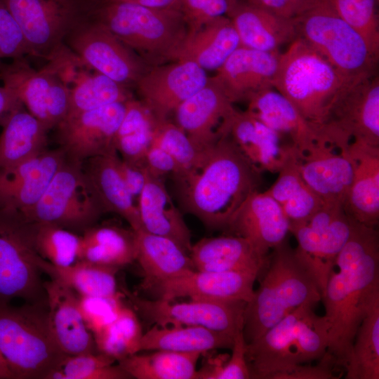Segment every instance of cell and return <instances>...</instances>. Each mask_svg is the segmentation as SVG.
<instances>
[{"label":"cell","instance_id":"cell-1","mask_svg":"<svg viewBox=\"0 0 379 379\" xmlns=\"http://www.w3.org/2000/svg\"><path fill=\"white\" fill-rule=\"evenodd\" d=\"M378 295V231L353 220L321 297L328 326L327 353L337 367L346 366L357 330Z\"/></svg>","mask_w":379,"mask_h":379},{"label":"cell","instance_id":"cell-2","mask_svg":"<svg viewBox=\"0 0 379 379\" xmlns=\"http://www.w3.org/2000/svg\"><path fill=\"white\" fill-rule=\"evenodd\" d=\"M260 174L225 134L192 172L175 182L186 212L211 230H225L248 197L258 190Z\"/></svg>","mask_w":379,"mask_h":379},{"label":"cell","instance_id":"cell-3","mask_svg":"<svg viewBox=\"0 0 379 379\" xmlns=\"http://www.w3.org/2000/svg\"><path fill=\"white\" fill-rule=\"evenodd\" d=\"M86 17L107 29L149 66L173 61L187 32L180 11L126 1L90 0Z\"/></svg>","mask_w":379,"mask_h":379},{"label":"cell","instance_id":"cell-4","mask_svg":"<svg viewBox=\"0 0 379 379\" xmlns=\"http://www.w3.org/2000/svg\"><path fill=\"white\" fill-rule=\"evenodd\" d=\"M265 270L244 310L243 333L246 343L298 307L314 306L321 300L316 281L286 240L272 249Z\"/></svg>","mask_w":379,"mask_h":379},{"label":"cell","instance_id":"cell-5","mask_svg":"<svg viewBox=\"0 0 379 379\" xmlns=\"http://www.w3.org/2000/svg\"><path fill=\"white\" fill-rule=\"evenodd\" d=\"M302 305L247 343L251 378L274 379L297 366L320 360L327 352L328 326L324 316Z\"/></svg>","mask_w":379,"mask_h":379},{"label":"cell","instance_id":"cell-6","mask_svg":"<svg viewBox=\"0 0 379 379\" xmlns=\"http://www.w3.org/2000/svg\"><path fill=\"white\" fill-rule=\"evenodd\" d=\"M357 79L341 74L298 37L280 53L273 88L321 133L337 99Z\"/></svg>","mask_w":379,"mask_h":379},{"label":"cell","instance_id":"cell-7","mask_svg":"<svg viewBox=\"0 0 379 379\" xmlns=\"http://www.w3.org/2000/svg\"><path fill=\"white\" fill-rule=\"evenodd\" d=\"M0 302V355L13 379H47L65 354L48 326L47 302Z\"/></svg>","mask_w":379,"mask_h":379},{"label":"cell","instance_id":"cell-8","mask_svg":"<svg viewBox=\"0 0 379 379\" xmlns=\"http://www.w3.org/2000/svg\"><path fill=\"white\" fill-rule=\"evenodd\" d=\"M293 20L298 37L345 77L357 79L377 74L378 58L328 0H314Z\"/></svg>","mask_w":379,"mask_h":379},{"label":"cell","instance_id":"cell-9","mask_svg":"<svg viewBox=\"0 0 379 379\" xmlns=\"http://www.w3.org/2000/svg\"><path fill=\"white\" fill-rule=\"evenodd\" d=\"M105 213L82 163L66 158L39 201L23 219L82 234Z\"/></svg>","mask_w":379,"mask_h":379},{"label":"cell","instance_id":"cell-10","mask_svg":"<svg viewBox=\"0 0 379 379\" xmlns=\"http://www.w3.org/2000/svg\"><path fill=\"white\" fill-rule=\"evenodd\" d=\"M30 224L21 216L0 210V302L20 298L46 302Z\"/></svg>","mask_w":379,"mask_h":379},{"label":"cell","instance_id":"cell-11","mask_svg":"<svg viewBox=\"0 0 379 379\" xmlns=\"http://www.w3.org/2000/svg\"><path fill=\"white\" fill-rule=\"evenodd\" d=\"M18 24L29 55L46 61L86 16L90 0H1Z\"/></svg>","mask_w":379,"mask_h":379},{"label":"cell","instance_id":"cell-12","mask_svg":"<svg viewBox=\"0 0 379 379\" xmlns=\"http://www.w3.org/2000/svg\"><path fill=\"white\" fill-rule=\"evenodd\" d=\"M352 219L340 204H323L305 222L290 227L295 254L316 281L321 297L340 251L351 232Z\"/></svg>","mask_w":379,"mask_h":379},{"label":"cell","instance_id":"cell-13","mask_svg":"<svg viewBox=\"0 0 379 379\" xmlns=\"http://www.w3.org/2000/svg\"><path fill=\"white\" fill-rule=\"evenodd\" d=\"M321 133L340 149L352 141L379 146V77L378 74L354 80L335 102Z\"/></svg>","mask_w":379,"mask_h":379},{"label":"cell","instance_id":"cell-14","mask_svg":"<svg viewBox=\"0 0 379 379\" xmlns=\"http://www.w3.org/2000/svg\"><path fill=\"white\" fill-rule=\"evenodd\" d=\"M0 80L11 89L26 109L49 131L67 116L69 90L47 64L35 69L25 57L0 65Z\"/></svg>","mask_w":379,"mask_h":379},{"label":"cell","instance_id":"cell-15","mask_svg":"<svg viewBox=\"0 0 379 379\" xmlns=\"http://www.w3.org/2000/svg\"><path fill=\"white\" fill-rule=\"evenodd\" d=\"M65 44L95 70L126 87L150 67L107 29L88 18L67 35Z\"/></svg>","mask_w":379,"mask_h":379},{"label":"cell","instance_id":"cell-16","mask_svg":"<svg viewBox=\"0 0 379 379\" xmlns=\"http://www.w3.org/2000/svg\"><path fill=\"white\" fill-rule=\"evenodd\" d=\"M128 297L145 319L159 326H201L232 337L243 330L244 301L190 299L173 302L159 298L149 300L133 295Z\"/></svg>","mask_w":379,"mask_h":379},{"label":"cell","instance_id":"cell-17","mask_svg":"<svg viewBox=\"0 0 379 379\" xmlns=\"http://www.w3.org/2000/svg\"><path fill=\"white\" fill-rule=\"evenodd\" d=\"M125 109L126 102L67 114L55 127L56 139L66 158L84 163L117 153L115 138Z\"/></svg>","mask_w":379,"mask_h":379},{"label":"cell","instance_id":"cell-18","mask_svg":"<svg viewBox=\"0 0 379 379\" xmlns=\"http://www.w3.org/2000/svg\"><path fill=\"white\" fill-rule=\"evenodd\" d=\"M206 71L190 61L150 66L135 84L140 100L161 119H168L208 82Z\"/></svg>","mask_w":379,"mask_h":379},{"label":"cell","instance_id":"cell-19","mask_svg":"<svg viewBox=\"0 0 379 379\" xmlns=\"http://www.w3.org/2000/svg\"><path fill=\"white\" fill-rule=\"evenodd\" d=\"M48 63L69 90L67 114L125 102L133 98L126 86L91 68L67 47Z\"/></svg>","mask_w":379,"mask_h":379},{"label":"cell","instance_id":"cell-20","mask_svg":"<svg viewBox=\"0 0 379 379\" xmlns=\"http://www.w3.org/2000/svg\"><path fill=\"white\" fill-rule=\"evenodd\" d=\"M225 133L259 173H278L302 154L286 137L274 131L248 112L236 109L225 125Z\"/></svg>","mask_w":379,"mask_h":379},{"label":"cell","instance_id":"cell-21","mask_svg":"<svg viewBox=\"0 0 379 379\" xmlns=\"http://www.w3.org/2000/svg\"><path fill=\"white\" fill-rule=\"evenodd\" d=\"M65 160L60 148L46 149L29 159L0 170V210L23 218L39 201Z\"/></svg>","mask_w":379,"mask_h":379},{"label":"cell","instance_id":"cell-22","mask_svg":"<svg viewBox=\"0 0 379 379\" xmlns=\"http://www.w3.org/2000/svg\"><path fill=\"white\" fill-rule=\"evenodd\" d=\"M233 105L209 77L201 89L175 109V123L205 152L225 135V123L235 109Z\"/></svg>","mask_w":379,"mask_h":379},{"label":"cell","instance_id":"cell-23","mask_svg":"<svg viewBox=\"0 0 379 379\" xmlns=\"http://www.w3.org/2000/svg\"><path fill=\"white\" fill-rule=\"evenodd\" d=\"M280 52L244 46L235 50L212 77L232 102L248 101L255 94L273 88Z\"/></svg>","mask_w":379,"mask_h":379},{"label":"cell","instance_id":"cell-24","mask_svg":"<svg viewBox=\"0 0 379 379\" xmlns=\"http://www.w3.org/2000/svg\"><path fill=\"white\" fill-rule=\"evenodd\" d=\"M258 274L249 272H207L192 270L182 276L165 281L156 288L159 298L174 300L178 298L211 300H241L246 303L253 298L254 283Z\"/></svg>","mask_w":379,"mask_h":379},{"label":"cell","instance_id":"cell-25","mask_svg":"<svg viewBox=\"0 0 379 379\" xmlns=\"http://www.w3.org/2000/svg\"><path fill=\"white\" fill-rule=\"evenodd\" d=\"M225 230L267 254L286 240L290 224L279 204L265 191L256 190L244 201Z\"/></svg>","mask_w":379,"mask_h":379},{"label":"cell","instance_id":"cell-26","mask_svg":"<svg viewBox=\"0 0 379 379\" xmlns=\"http://www.w3.org/2000/svg\"><path fill=\"white\" fill-rule=\"evenodd\" d=\"M300 174L323 204H344L352 178V165L346 149L318 142L302 155Z\"/></svg>","mask_w":379,"mask_h":379},{"label":"cell","instance_id":"cell-27","mask_svg":"<svg viewBox=\"0 0 379 379\" xmlns=\"http://www.w3.org/2000/svg\"><path fill=\"white\" fill-rule=\"evenodd\" d=\"M346 152L353 171L343 208L354 220L377 228L379 222V146L352 141Z\"/></svg>","mask_w":379,"mask_h":379},{"label":"cell","instance_id":"cell-28","mask_svg":"<svg viewBox=\"0 0 379 379\" xmlns=\"http://www.w3.org/2000/svg\"><path fill=\"white\" fill-rule=\"evenodd\" d=\"M51 333L65 355L95 352L92 333L79 307V295L67 286L51 279L44 283Z\"/></svg>","mask_w":379,"mask_h":379},{"label":"cell","instance_id":"cell-29","mask_svg":"<svg viewBox=\"0 0 379 379\" xmlns=\"http://www.w3.org/2000/svg\"><path fill=\"white\" fill-rule=\"evenodd\" d=\"M247 102V112L288 138L302 155L318 142L327 143L319 130L274 88L255 94Z\"/></svg>","mask_w":379,"mask_h":379},{"label":"cell","instance_id":"cell-30","mask_svg":"<svg viewBox=\"0 0 379 379\" xmlns=\"http://www.w3.org/2000/svg\"><path fill=\"white\" fill-rule=\"evenodd\" d=\"M227 16L244 47L277 52L298 37L293 19L278 15L247 1L240 0Z\"/></svg>","mask_w":379,"mask_h":379},{"label":"cell","instance_id":"cell-31","mask_svg":"<svg viewBox=\"0 0 379 379\" xmlns=\"http://www.w3.org/2000/svg\"><path fill=\"white\" fill-rule=\"evenodd\" d=\"M190 256L195 270L207 272H249L260 275L269 256L248 239L233 234L203 238L192 244Z\"/></svg>","mask_w":379,"mask_h":379},{"label":"cell","instance_id":"cell-32","mask_svg":"<svg viewBox=\"0 0 379 379\" xmlns=\"http://www.w3.org/2000/svg\"><path fill=\"white\" fill-rule=\"evenodd\" d=\"M138 209L141 230L173 241L190 254L192 246L190 229L174 204L164 178L151 174L147 170Z\"/></svg>","mask_w":379,"mask_h":379},{"label":"cell","instance_id":"cell-33","mask_svg":"<svg viewBox=\"0 0 379 379\" xmlns=\"http://www.w3.org/2000/svg\"><path fill=\"white\" fill-rule=\"evenodd\" d=\"M240 46L239 35L230 18L220 16L187 32L173 61H190L206 71H216Z\"/></svg>","mask_w":379,"mask_h":379},{"label":"cell","instance_id":"cell-34","mask_svg":"<svg viewBox=\"0 0 379 379\" xmlns=\"http://www.w3.org/2000/svg\"><path fill=\"white\" fill-rule=\"evenodd\" d=\"M135 234V260L144 273L143 288L155 287L195 270L190 254L173 241L142 230Z\"/></svg>","mask_w":379,"mask_h":379},{"label":"cell","instance_id":"cell-35","mask_svg":"<svg viewBox=\"0 0 379 379\" xmlns=\"http://www.w3.org/2000/svg\"><path fill=\"white\" fill-rule=\"evenodd\" d=\"M118 155L91 158L82 163L83 168L105 212L119 215L135 232L142 228L138 206L118 168Z\"/></svg>","mask_w":379,"mask_h":379},{"label":"cell","instance_id":"cell-36","mask_svg":"<svg viewBox=\"0 0 379 379\" xmlns=\"http://www.w3.org/2000/svg\"><path fill=\"white\" fill-rule=\"evenodd\" d=\"M2 127L0 170L29 159L46 149L49 130L24 105L15 110Z\"/></svg>","mask_w":379,"mask_h":379},{"label":"cell","instance_id":"cell-37","mask_svg":"<svg viewBox=\"0 0 379 379\" xmlns=\"http://www.w3.org/2000/svg\"><path fill=\"white\" fill-rule=\"evenodd\" d=\"M79 260L119 269L136 259L135 234L115 225H95L81 234Z\"/></svg>","mask_w":379,"mask_h":379},{"label":"cell","instance_id":"cell-38","mask_svg":"<svg viewBox=\"0 0 379 379\" xmlns=\"http://www.w3.org/2000/svg\"><path fill=\"white\" fill-rule=\"evenodd\" d=\"M234 338L204 327L154 325L142 334L140 352L170 350L201 354L218 349H232Z\"/></svg>","mask_w":379,"mask_h":379},{"label":"cell","instance_id":"cell-39","mask_svg":"<svg viewBox=\"0 0 379 379\" xmlns=\"http://www.w3.org/2000/svg\"><path fill=\"white\" fill-rule=\"evenodd\" d=\"M299 160L294 159L288 162L265 191L281 206L290 227L305 222L323 205L302 178L298 167Z\"/></svg>","mask_w":379,"mask_h":379},{"label":"cell","instance_id":"cell-40","mask_svg":"<svg viewBox=\"0 0 379 379\" xmlns=\"http://www.w3.org/2000/svg\"><path fill=\"white\" fill-rule=\"evenodd\" d=\"M135 353L118 361V365L137 379H197V364L200 352L156 350Z\"/></svg>","mask_w":379,"mask_h":379},{"label":"cell","instance_id":"cell-41","mask_svg":"<svg viewBox=\"0 0 379 379\" xmlns=\"http://www.w3.org/2000/svg\"><path fill=\"white\" fill-rule=\"evenodd\" d=\"M41 272L81 296H107L117 291L116 274L118 268L100 265L84 260L66 267L53 265L41 258Z\"/></svg>","mask_w":379,"mask_h":379},{"label":"cell","instance_id":"cell-42","mask_svg":"<svg viewBox=\"0 0 379 379\" xmlns=\"http://www.w3.org/2000/svg\"><path fill=\"white\" fill-rule=\"evenodd\" d=\"M158 120L140 100L132 98L126 102L125 113L115 138V148L122 159L144 165Z\"/></svg>","mask_w":379,"mask_h":379},{"label":"cell","instance_id":"cell-43","mask_svg":"<svg viewBox=\"0 0 379 379\" xmlns=\"http://www.w3.org/2000/svg\"><path fill=\"white\" fill-rule=\"evenodd\" d=\"M345 368L346 379L379 378V295L357 330Z\"/></svg>","mask_w":379,"mask_h":379},{"label":"cell","instance_id":"cell-44","mask_svg":"<svg viewBox=\"0 0 379 379\" xmlns=\"http://www.w3.org/2000/svg\"><path fill=\"white\" fill-rule=\"evenodd\" d=\"M142 334L136 313L124 305L115 320L93 335L96 350L118 361L140 352Z\"/></svg>","mask_w":379,"mask_h":379},{"label":"cell","instance_id":"cell-45","mask_svg":"<svg viewBox=\"0 0 379 379\" xmlns=\"http://www.w3.org/2000/svg\"><path fill=\"white\" fill-rule=\"evenodd\" d=\"M29 224L34 249L41 258L59 267L79 260L81 234L53 224Z\"/></svg>","mask_w":379,"mask_h":379},{"label":"cell","instance_id":"cell-46","mask_svg":"<svg viewBox=\"0 0 379 379\" xmlns=\"http://www.w3.org/2000/svg\"><path fill=\"white\" fill-rule=\"evenodd\" d=\"M115 360L100 352L66 355L47 379H126L131 377Z\"/></svg>","mask_w":379,"mask_h":379},{"label":"cell","instance_id":"cell-47","mask_svg":"<svg viewBox=\"0 0 379 379\" xmlns=\"http://www.w3.org/2000/svg\"><path fill=\"white\" fill-rule=\"evenodd\" d=\"M152 141L165 149L176 162L179 174L173 179L174 181L192 172L200 164L206 152H200L187 134L168 119H159Z\"/></svg>","mask_w":379,"mask_h":379},{"label":"cell","instance_id":"cell-48","mask_svg":"<svg viewBox=\"0 0 379 379\" xmlns=\"http://www.w3.org/2000/svg\"><path fill=\"white\" fill-rule=\"evenodd\" d=\"M338 15L364 39L372 54L379 58L378 0H328Z\"/></svg>","mask_w":379,"mask_h":379},{"label":"cell","instance_id":"cell-49","mask_svg":"<svg viewBox=\"0 0 379 379\" xmlns=\"http://www.w3.org/2000/svg\"><path fill=\"white\" fill-rule=\"evenodd\" d=\"M119 292L107 296L79 295V307L84 321L93 335L111 324L124 306Z\"/></svg>","mask_w":379,"mask_h":379},{"label":"cell","instance_id":"cell-50","mask_svg":"<svg viewBox=\"0 0 379 379\" xmlns=\"http://www.w3.org/2000/svg\"><path fill=\"white\" fill-rule=\"evenodd\" d=\"M246 342L243 330L234 338L232 354L227 360L218 359L208 368L197 371V379H248L251 378L247 363Z\"/></svg>","mask_w":379,"mask_h":379},{"label":"cell","instance_id":"cell-51","mask_svg":"<svg viewBox=\"0 0 379 379\" xmlns=\"http://www.w3.org/2000/svg\"><path fill=\"white\" fill-rule=\"evenodd\" d=\"M240 0H182L181 13L187 32L215 18L227 15Z\"/></svg>","mask_w":379,"mask_h":379},{"label":"cell","instance_id":"cell-52","mask_svg":"<svg viewBox=\"0 0 379 379\" xmlns=\"http://www.w3.org/2000/svg\"><path fill=\"white\" fill-rule=\"evenodd\" d=\"M26 55H29V51L22 31L0 0V58L13 59Z\"/></svg>","mask_w":379,"mask_h":379},{"label":"cell","instance_id":"cell-53","mask_svg":"<svg viewBox=\"0 0 379 379\" xmlns=\"http://www.w3.org/2000/svg\"><path fill=\"white\" fill-rule=\"evenodd\" d=\"M146 169L152 175L164 178H175L179 174L178 166L173 157L162 147L152 142L144 159Z\"/></svg>","mask_w":379,"mask_h":379},{"label":"cell","instance_id":"cell-54","mask_svg":"<svg viewBox=\"0 0 379 379\" xmlns=\"http://www.w3.org/2000/svg\"><path fill=\"white\" fill-rule=\"evenodd\" d=\"M300 364L286 373L277 375L274 379H333L337 378V368L333 358L327 352L317 365Z\"/></svg>","mask_w":379,"mask_h":379},{"label":"cell","instance_id":"cell-55","mask_svg":"<svg viewBox=\"0 0 379 379\" xmlns=\"http://www.w3.org/2000/svg\"><path fill=\"white\" fill-rule=\"evenodd\" d=\"M117 161L124 182L138 206V199L146 182V168L144 165L124 160L119 155Z\"/></svg>","mask_w":379,"mask_h":379},{"label":"cell","instance_id":"cell-56","mask_svg":"<svg viewBox=\"0 0 379 379\" xmlns=\"http://www.w3.org/2000/svg\"><path fill=\"white\" fill-rule=\"evenodd\" d=\"M278 15L293 19L305 11L314 0H246Z\"/></svg>","mask_w":379,"mask_h":379},{"label":"cell","instance_id":"cell-57","mask_svg":"<svg viewBox=\"0 0 379 379\" xmlns=\"http://www.w3.org/2000/svg\"><path fill=\"white\" fill-rule=\"evenodd\" d=\"M16 94L9 88L0 86V126H3L10 115L22 106Z\"/></svg>","mask_w":379,"mask_h":379},{"label":"cell","instance_id":"cell-58","mask_svg":"<svg viewBox=\"0 0 379 379\" xmlns=\"http://www.w3.org/2000/svg\"><path fill=\"white\" fill-rule=\"evenodd\" d=\"M137 4L145 7L159 9L179 11L181 12L182 0H112Z\"/></svg>","mask_w":379,"mask_h":379},{"label":"cell","instance_id":"cell-59","mask_svg":"<svg viewBox=\"0 0 379 379\" xmlns=\"http://www.w3.org/2000/svg\"><path fill=\"white\" fill-rule=\"evenodd\" d=\"M0 379H13V375L0 355Z\"/></svg>","mask_w":379,"mask_h":379},{"label":"cell","instance_id":"cell-60","mask_svg":"<svg viewBox=\"0 0 379 379\" xmlns=\"http://www.w3.org/2000/svg\"><path fill=\"white\" fill-rule=\"evenodd\" d=\"M1 58H0V65H1Z\"/></svg>","mask_w":379,"mask_h":379},{"label":"cell","instance_id":"cell-61","mask_svg":"<svg viewBox=\"0 0 379 379\" xmlns=\"http://www.w3.org/2000/svg\"><path fill=\"white\" fill-rule=\"evenodd\" d=\"M379 1V0H378Z\"/></svg>","mask_w":379,"mask_h":379}]
</instances>
